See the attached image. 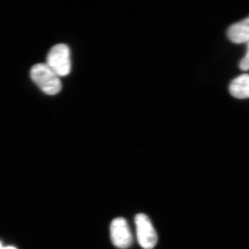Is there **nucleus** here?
<instances>
[{
	"instance_id": "obj_1",
	"label": "nucleus",
	"mask_w": 249,
	"mask_h": 249,
	"mask_svg": "<svg viewBox=\"0 0 249 249\" xmlns=\"http://www.w3.org/2000/svg\"><path fill=\"white\" fill-rule=\"evenodd\" d=\"M30 75L33 81L46 94L55 95L61 91L60 77L47 64L39 63L33 66Z\"/></svg>"
},
{
	"instance_id": "obj_2",
	"label": "nucleus",
	"mask_w": 249,
	"mask_h": 249,
	"mask_svg": "<svg viewBox=\"0 0 249 249\" xmlns=\"http://www.w3.org/2000/svg\"><path fill=\"white\" fill-rule=\"evenodd\" d=\"M47 66L59 77L67 76L71 72L70 49L65 44H58L50 49L47 57Z\"/></svg>"
},
{
	"instance_id": "obj_3",
	"label": "nucleus",
	"mask_w": 249,
	"mask_h": 249,
	"mask_svg": "<svg viewBox=\"0 0 249 249\" xmlns=\"http://www.w3.org/2000/svg\"><path fill=\"white\" fill-rule=\"evenodd\" d=\"M137 239L143 249H152L157 243V235L150 219L145 214H138L135 217Z\"/></svg>"
},
{
	"instance_id": "obj_4",
	"label": "nucleus",
	"mask_w": 249,
	"mask_h": 249,
	"mask_svg": "<svg viewBox=\"0 0 249 249\" xmlns=\"http://www.w3.org/2000/svg\"><path fill=\"white\" fill-rule=\"evenodd\" d=\"M110 235L113 245L118 248H129L132 243V235L127 221L123 217H118L111 222Z\"/></svg>"
},
{
	"instance_id": "obj_5",
	"label": "nucleus",
	"mask_w": 249,
	"mask_h": 249,
	"mask_svg": "<svg viewBox=\"0 0 249 249\" xmlns=\"http://www.w3.org/2000/svg\"><path fill=\"white\" fill-rule=\"evenodd\" d=\"M229 40L235 44L249 42V17L232 24L227 33Z\"/></svg>"
},
{
	"instance_id": "obj_6",
	"label": "nucleus",
	"mask_w": 249,
	"mask_h": 249,
	"mask_svg": "<svg viewBox=\"0 0 249 249\" xmlns=\"http://www.w3.org/2000/svg\"><path fill=\"white\" fill-rule=\"evenodd\" d=\"M231 94L238 99L249 98V74L241 75L235 78L229 87Z\"/></svg>"
},
{
	"instance_id": "obj_7",
	"label": "nucleus",
	"mask_w": 249,
	"mask_h": 249,
	"mask_svg": "<svg viewBox=\"0 0 249 249\" xmlns=\"http://www.w3.org/2000/svg\"><path fill=\"white\" fill-rule=\"evenodd\" d=\"M240 69L242 71H247L249 70V42L247 45V52L245 58L241 60Z\"/></svg>"
},
{
	"instance_id": "obj_8",
	"label": "nucleus",
	"mask_w": 249,
	"mask_h": 249,
	"mask_svg": "<svg viewBox=\"0 0 249 249\" xmlns=\"http://www.w3.org/2000/svg\"><path fill=\"white\" fill-rule=\"evenodd\" d=\"M2 249H16L14 248V247H5V248H4V247H3Z\"/></svg>"
},
{
	"instance_id": "obj_9",
	"label": "nucleus",
	"mask_w": 249,
	"mask_h": 249,
	"mask_svg": "<svg viewBox=\"0 0 249 249\" xmlns=\"http://www.w3.org/2000/svg\"><path fill=\"white\" fill-rule=\"evenodd\" d=\"M2 246H1V243H0V249H2Z\"/></svg>"
}]
</instances>
